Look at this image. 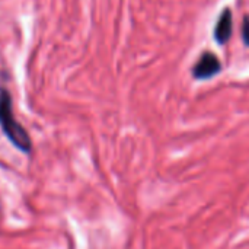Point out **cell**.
<instances>
[{
    "label": "cell",
    "instance_id": "cell-3",
    "mask_svg": "<svg viewBox=\"0 0 249 249\" xmlns=\"http://www.w3.org/2000/svg\"><path fill=\"white\" fill-rule=\"evenodd\" d=\"M232 12L231 9H223L216 28H214V38L219 44H226L232 35Z\"/></svg>",
    "mask_w": 249,
    "mask_h": 249
},
{
    "label": "cell",
    "instance_id": "cell-4",
    "mask_svg": "<svg viewBox=\"0 0 249 249\" xmlns=\"http://www.w3.org/2000/svg\"><path fill=\"white\" fill-rule=\"evenodd\" d=\"M242 34H244V41H245V44L249 45V19L248 18H247V19H245V22H244Z\"/></svg>",
    "mask_w": 249,
    "mask_h": 249
},
{
    "label": "cell",
    "instance_id": "cell-1",
    "mask_svg": "<svg viewBox=\"0 0 249 249\" xmlns=\"http://www.w3.org/2000/svg\"><path fill=\"white\" fill-rule=\"evenodd\" d=\"M0 127L6 137L19 150L29 153L32 149V142L26 130L16 121L12 109V98L6 89L0 90Z\"/></svg>",
    "mask_w": 249,
    "mask_h": 249
},
{
    "label": "cell",
    "instance_id": "cell-2",
    "mask_svg": "<svg viewBox=\"0 0 249 249\" xmlns=\"http://www.w3.org/2000/svg\"><path fill=\"white\" fill-rule=\"evenodd\" d=\"M222 69V64L219 61V58L212 54V53H204L200 60L197 61V64L194 66L193 74L196 79H210L213 76H216Z\"/></svg>",
    "mask_w": 249,
    "mask_h": 249
}]
</instances>
